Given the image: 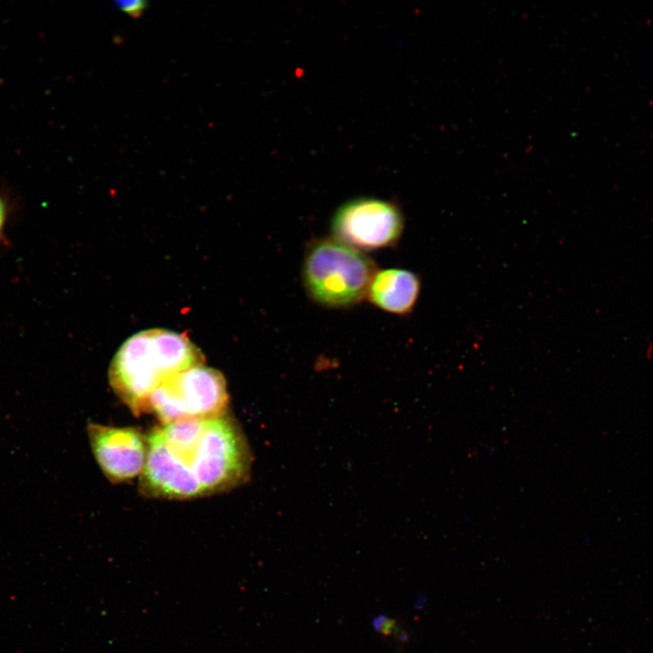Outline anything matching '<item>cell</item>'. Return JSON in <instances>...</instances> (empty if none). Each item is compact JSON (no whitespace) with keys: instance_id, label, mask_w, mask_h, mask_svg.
Listing matches in <instances>:
<instances>
[{"instance_id":"3","label":"cell","mask_w":653,"mask_h":653,"mask_svg":"<svg viewBox=\"0 0 653 653\" xmlns=\"http://www.w3.org/2000/svg\"><path fill=\"white\" fill-rule=\"evenodd\" d=\"M374 260L362 250L333 237L314 240L307 249L302 280L308 297L328 308L360 303L376 272Z\"/></svg>"},{"instance_id":"10","label":"cell","mask_w":653,"mask_h":653,"mask_svg":"<svg viewBox=\"0 0 653 653\" xmlns=\"http://www.w3.org/2000/svg\"><path fill=\"white\" fill-rule=\"evenodd\" d=\"M9 218V206L5 198L0 193V242L4 240Z\"/></svg>"},{"instance_id":"7","label":"cell","mask_w":653,"mask_h":653,"mask_svg":"<svg viewBox=\"0 0 653 653\" xmlns=\"http://www.w3.org/2000/svg\"><path fill=\"white\" fill-rule=\"evenodd\" d=\"M421 290L419 277L403 268L377 270L366 297L378 308L399 316L411 313Z\"/></svg>"},{"instance_id":"9","label":"cell","mask_w":653,"mask_h":653,"mask_svg":"<svg viewBox=\"0 0 653 653\" xmlns=\"http://www.w3.org/2000/svg\"><path fill=\"white\" fill-rule=\"evenodd\" d=\"M117 8L132 16H140L146 7V2L141 0H121L115 2Z\"/></svg>"},{"instance_id":"8","label":"cell","mask_w":653,"mask_h":653,"mask_svg":"<svg viewBox=\"0 0 653 653\" xmlns=\"http://www.w3.org/2000/svg\"><path fill=\"white\" fill-rule=\"evenodd\" d=\"M375 631L385 638H393L399 644L408 641L407 632L399 625L398 621L391 617L381 615L373 621Z\"/></svg>"},{"instance_id":"6","label":"cell","mask_w":653,"mask_h":653,"mask_svg":"<svg viewBox=\"0 0 653 653\" xmlns=\"http://www.w3.org/2000/svg\"><path fill=\"white\" fill-rule=\"evenodd\" d=\"M87 433L94 457L108 480L119 483L141 473L147 439L139 430L89 423Z\"/></svg>"},{"instance_id":"1","label":"cell","mask_w":653,"mask_h":653,"mask_svg":"<svg viewBox=\"0 0 653 653\" xmlns=\"http://www.w3.org/2000/svg\"><path fill=\"white\" fill-rule=\"evenodd\" d=\"M140 474L147 497L187 500L230 491L249 477L250 451L237 422L226 413L151 430Z\"/></svg>"},{"instance_id":"2","label":"cell","mask_w":653,"mask_h":653,"mask_svg":"<svg viewBox=\"0 0 653 653\" xmlns=\"http://www.w3.org/2000/svg\"><path fill=\"white\" fill-rule=\"evenodd\" d=\"M200 351L184 336L149 329L127 339L109 368V382L118 397L136 415L148 413V401L162 383L202 365Z\"/></svg>"},{"instance_id":"5","label":"cell","mask_w":653,"mask_h":653,"mask_svg":"<svg viewBox=\"0 0 653 653\" xmlns=\"http://www.w3.org/2000/svg\"><path fill=\"white\" fill-rule=\"evenodd\" d=\"M404 216L394 203L357 198L342 204L331 220L332 237L359 250L389 248L397 243Z\"/></svg>"},{"instance_id":"4","label":"cell","mask_w":653,"mask_h":653,"mask_svg":"<svg viewBox=\"0 0 653 653\" xmlns=\"http://www.w3.org/2000/svg\"><path fill=\"white\" fill-rule=\"evenodd\" d=\"M229 395L223 375L203 365L178 374L158 386L148 401V413L161 424L215 418L225 414Z\"/></svg>"}]
</instances>
